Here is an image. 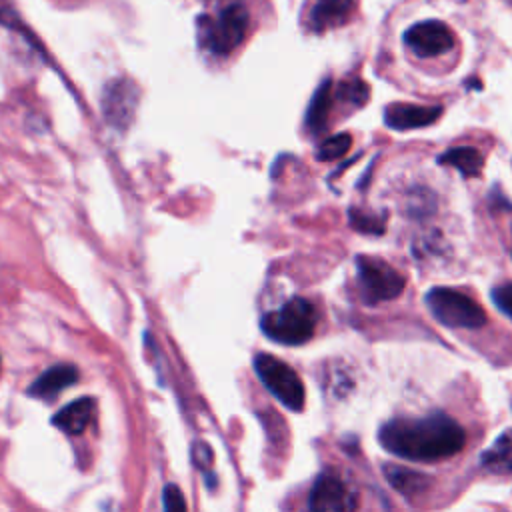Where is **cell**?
Segmentation results:
<instances>
[{
    "mask_svg": "<svg viewBox=\"0 0 512 512\" xmlns=\"http://www.w3.org/2000/svg\"><path fill=\"white\" fill-rule=\"evenodd\" d=\"M356 272L360 298L368 306L398 298L406 284V278L394 266L376 256H356Z\"/></svg>",
    "mask_w": 512,
    "mask_h": 512,
    "instance_id": "5",
    "label": "cell"
},
{
    "mask_svg": "<svg viewBox=\"0 0 512 512\" xmlns=\"http://www.w3.org/2000/svg\"><path fill=\"white\" fill-rule=\"evenodd\" d=\"M424 304L428 312L448 328H480L486 324V312L468 294L448 288L434 286L424 294Z\"/></svg>",
    "mask_w": 512,
    "mask_h": 512,
    "instance_id": "4",
    "label": "cell"
},
{
    "mask_svg": "<svg viewBox=\"0 0 512 512\" xmlns=\"http://www.w3.org/2000/svg\"><path fill=\"white\" fill-rule=\"evenodd\" d=\"M138 106V86L128 78H114L106 84L102 94V112L114 128H126Z\"/></svg>",
    "mask_w": 512,
    "mask_h": 512,
    "instance_id": "8",
    "label": "cell"
},
{
    "mask_svg": "<svg viewBox=\"0 0 512 512\" xmlns=\"http://www.w3.org/2000/svg\"><path fill=\"white\" fill-rule=\"evenodd\" d=\"M368 94H370V88L358 80V78H348L344 82L338 84L336 88V96L346 102V104H352V106H362L366 100H368Z\"/></svg>",
    "mask_w": 512,
    "mask_h": 512,
    "instance_id": "20",
    "label": "cell"
},
{
    "mask_svg": "<svg viewBox=\"0 0 512 512\" xmlns=\"http://www.w3.org/2000/svg\"><path fill=\"white\" fill-rule=\"evenodd\" d=\"M454 32L440 20H424L404 32V44L418 58H432L454 48Z\"/></svg>",
    "mask_w": 512,
    "mask_h": 512,
    "instance_id": "7",
    "label": "cell"
},
{
    "mask_svg": "<svg viewBox=\"0 0 512 512\" xmlns=\"http://www.w3.org/2000/svg\"><path fill=\"white\" fill-rule=\"evenodd\" d=\"M248 10L242 0H218L216 14L198 18L200 44L216 56L230 54L246 36Z\"/></svg>",
    "mask_w": 512,
    "mask_h": 512,
    "instance_id": "2",
    "label": "cell"
},
{
    "mask_svg": "<svg viewBox=\"0 0 512 512\" xmlns=\"http://www.w3.org/2000/svg\"><path fill=\"white\" fill-rule=\"evenodd\" d=\"M348 222L356 232L380 236L386 232V214H376L362 208L348 210Z\"/></svg>",
    "mask_w": 512,
    "mask_h": 512,
    "instance_id": "18",
    "label": "cell"
},
{
    "mask_svg": "<svg viewBox=\"0 0 512 512\" xmlns=\"http://www.w3.org/2000/svg\"><path fill=\"white\" fill-rule=\"evenodd\" d=\"M506 2H512V0H506Z\"/></svg>",
    "mask_w": 512,
    "mask_h": 512,
    "instance_id": "23",
    "label": "cell"
},
{
    "mask_svg": "<svg viewBox=\"0 0 512 512\" xmlns=\"http://www.w3.org/2000/svg\"><path fill=\"white\" fill-rule=\"evenodd\" d=\"M378 442L408 462H436L458 454L466 444L464 428L444 412L398 416L380 426Z\"/></svg>",
    "mask_w": 512,
    "mask_h": 512,
    "instance_id": "1",
    "label": "cell"
},
{
    "mask_svg": "<svg viewBox=\"0 0 512 512\" xmlns=\"http://www.w3.org/2000/svg\"><path fill=\"white\" fill-rule=\"evenodd\" d=\"M310 510L316 512H346L358 506L356 494L332 472H322L308 498Z\"/></svg>",
    "mask_w": 512,
    "mask_h": 512,
    "instance_id": "9",
    "label": "cell"
},
{
    "mask_svg": "<svg viewBox=\"0 0 512 512\" xmlns=\"http://www.w3.org/2000/svg\"><path fill=\"white\" fill-rule=\"evenodd\" d=\"M442 116V106H420L394 102L384 108V124L392 130H414L434 124Z\"/></svg>",
    "mask_w": 512,
    "mask_h": 512,
    "instance_id": "10",
    "label": "cell"
},
{
    "mask_svg": "<svg viewBox=\"0 0 512 512\" xmlns=\"http://www.w3.org/2000/svg\"><path fill=\"white\" fill-rule=\"evenodd\" d=\"M350 144H352V138L350 134L342 132V134H334L330 138H326L318 150H316V158L322 160V162H330V160H338L342 158L348 150H350Z\"/></svg>",
    "mask_w": 512,
    "mask_h": 512,
    "instance_id": "19",
    "label": "cell"
},
{
    "mask_svg": "<svg viewBox=\"0 0 512 512\" xmlns=\"http://www.w3.org/2000/svg\"><path fill=\"white\" fill-rule=\"evenodd\" d=\"M96 414V400L94 398H78L58 410L52 418V424L66 434H82Z\"/></svg>",
    "mask_w": 512,
    "mask_h": 512,
    "instance_id": "12",
    "label": "cell"
},
{
    "mask_svg": "<svg viewBox=\"0 0 512 512\" xmlns=\"http://www.w3.org/2000/svg\"><path fill=\"white\" fill-rule=\"evenodd\" d=\"M162 506L166 510H186L184 496L176 484H166L162 490Z\"/></svg>",
    "mask_w": 512,
    "mask_h": 512,
    "instance_id": "22",
    "label": "cell"
},
{
    "mask_svg": "<svg viewBox=\"0 0 512 512\" xmlns=\"http://www.w3.org/2000/svg\"><path fill=\"white\" fill-rule=\"evenodd\" d=\"M352 0H316L310 12V28L314 32H324L348 22L352 14Z\"/></svg>",
    "mask_w": 512,
    "mask_h": 512,
    "instance_id": "13",
    "label": "cell"
},
{
    "mask_svg": "<svg viewBox=\"0 0 512 512\" xmlns=\"http://www.w3.org/2000/svg\"><path fill=\"white\" fill-rule=\"evenodd\" d=\"M480 466L494 474L512 472V430L502 432L492 446L480 456Z\"/></svg>",
    "mask_w": 512,
    "mask_h": 512,
    "instance_id": "15",
    "label": "cell"
},
{
    "mask_svg": "<svg viewBox=\"0 0 512 512\" xmlns=\"http://www.w3.org/2000/svg\"><path fill=\"white\" fill-rule=\"evenodd\" d=\"M78 376L80 374L74 364H54L32 382L28 394L42 400H52L62 390L72 386L78 380Z\"/></svg>",
    "mask_w": 512,
    "mask_h": 512,
    "instance_id": "11",
    "label": "cell"
},
{
    "mask_svg": "<svg viewBox=\"0 0 512 512\" xmlns=\"http://www.w3.org/2000/svg\"><path fill=\"white\" fill-rule=\"evenodd\" d=\"M262 332L284 346L308 342L316 330V310L306 298H290L280 310L268 312L260 320Z\"/></svg>",
    "mask_w": 512,
    "mask_h": 512,
    "instance_id": "3",
    "label": "cell"
},
{
    "mask_svg": "<svg viewBox=\"0 0 512 512\" xmlns=\"http://www.w3.org/2000/svg\"><path fill=\"white\" fill-rule=\"evenodd\" d=\"M330 106H332V82L330 80H324L312 100H310V106H308V112H306V128L312 132V134H318L324 130L326 126V120H328V112H330Z\"/></svg>",
    "mask_w": 512,
    "mask_h": 512,
    "instance_id": "17",
    "label": "cell"
},
{
    "mask_svg": "<svg viewBox=\"0 0 512 512\" xmlns=\"http://www.w3.org/2000/svg\"><path fill=\"white\" fill-rule=\"evenodd\" d=\"M438 164L454 166L462 176L474 178L482 170V154L474 146H456L438 156Z\"/></svg>",
    "mask_w": 512,
    "mask_h": 512,
    "instance_id": "16",
    "label": "cell"
},
{
    "mask_svg": "<svg viewBox=\"0 0 512 512\" xmlns=\"http://www.w3.org/2000/svg\"><path fill=\"white\" fill-rule=\"evenodd\" d=\"M254 370L260 382L270 390V394L280 400L288 410L300 412L304 408V384L286 362L270 354H258L254 358Z\"/></svg>",
    "mask_w": 512,
    "mask_h": 512,
    "instance_id": "6",
    "label": "cell"
},
{
    "mask_svg": "<svg viewBox=\"0 0 512 512\" xmlns=\"http://www.w3.org/2000/svg\"><path fill=\"white\" fill-rule=\"evenodd\" d=\"M382 472H384L388 484L406 498L426 492L432 484V478L428 474H422L412 468L398 466V464H384Z\"/></svg>",
    "mask_w": 512,
    "mask_h": 512,
    "instance_id": "14",
    "label": "cell"
},
{
    "mask_svg": "<svg viewBox=\"0 0 512 512\" xmlns=\"http://www.w3.org/2000/svg\"><path fill=\"white\" fill-rule=\"evenodd\" d=\"M490 296H492V302L496 304V308L512 320V282L498 284V286L492 290Z\"/></svg>",
    "mask_w": 512,
    "mask_h": 512,
    "instance_id": "21",
    "label": "cell"
}]
</instances>
